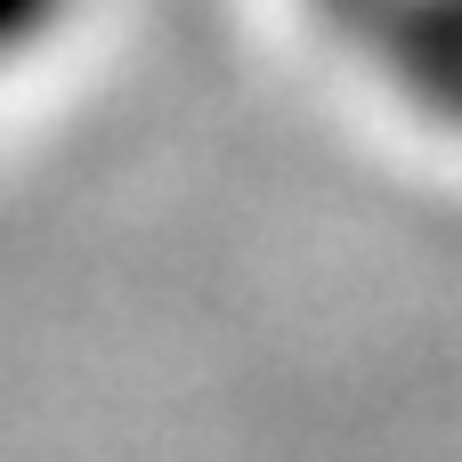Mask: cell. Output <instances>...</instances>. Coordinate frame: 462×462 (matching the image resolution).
<instances>
[{"label": "cell", "mask_w": 462, "mask_h": 462, "mask_svg": "<svg viewBox=\"0 0 462 462\" xmlns=\"http://www.w3.org/2000/svg\"><path fill=\"white\" fill-rule=\"evenodd\" d=\"M73 8H81V0H0V73L24 65L32 49H49V41L73 24Z\"/></svg>", "instance_id": "6da1fadb"}]
</instances>
